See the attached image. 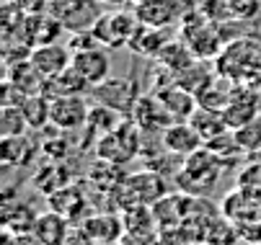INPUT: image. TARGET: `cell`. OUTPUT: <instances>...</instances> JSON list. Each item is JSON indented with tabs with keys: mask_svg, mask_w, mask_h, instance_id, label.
I'll return each mask as SVG.
<instances>
[{
	"mask_svg": "<svg viewBox=\"0 0 261 245\" xmlns=\"http://www.w3.org/2000/svg\"><path fill=\"white\" fill-rule=\"evenodd\" d=\"M31 142L21 134V137H3V160L6 165H23L29 163L31 155Z\"/></svg>",
	"mask_w": 261,
	"mask_h": 245,
	"instance_id": "cell-15",
	"label": "cell"
},
{
	"mask_svg": "<svg viewBox=\"0 0 261 245\" xmlns=\"http://www.w3.org/2000/svg\"><path fill=\"white\" fill-rule=\"evenodd\" d=\"M202 134L194 129L192 121H173L163 129V145L168 152H176V155H194L199 147H202Z\"/></svg>",
	"mask_w": 261,
	"mask_h": 245,
	"instance_id": "cell-6",
	"label": "cell"
},
{
	"mask_svg": "<svg viewBox=\"0 0 261 245\" xmlns=\"http://www.w3.org/2000/svg\"><path fill=\"white\" fill-rule=\"evenodd\" d=\"M44 83H47V78L31 65V59L18 62V65L13 67L11 85H13L18 93H23V96H36V93L44 90Z\"/></svg>",
	"mask_w": 261,
	"mask_h": 245,
	"instance_id": "cell-11",
	"label": "cell"
},
{
	"mask_svg": "<svg viewBox=\"0 0 261 245\" xmlns=\"http://www.w3.org/2000/svg\"><path fill=\"white\" fill-rule=\"evenodd\" d=\"M236 139H238V147H246V150H256L261 147V121H248L246 127L236 129Z\"/></svg>",
	"mask_w": 261,
	"mask_h": 245,
	"instance_id": "cell-18",
	"label": "cell"
},
{
	"mask_svg": "<svg viewBox=\"0 0 261 245\" xmlns=\"http://www.w3.org/2000/svg\"><path fill=\"white\" fill-rule=\"evenodd\" d=\"M140 18L135 13L127 11H109L101 13L98 21L93 23V37L98 39L101 47H111V49H119V47H129L132 39L137 37L140 31Z\"/></svg>",
	"mask_w": 261,
	"mask_h": 245,
	"instance_id": "cell-1",
	"label": "cell"
},
{
	"mask_svg": "<svg viewBox=\"0 0 261 245\" xmlns=\"http://www.w3.org/2000/svg\"><path fill=\"white\" fill-rule=\"evenodd\" d=\"M98 3H106V6H119V3H127V0H98Z\"/></svg>",
	"mask_w": 261,
	"mask_h": 245,
	"instance_id": "cell-20",
	"label": "cell"
},
{
	"mask_svg": "<svg viewBox=\"0 0 261 245\" xmlns=\"http://www.w3.org/2000/svg\"><path fill=\"white\" fill-rule=\"evenodd\" d=\"M3 245H39V240L34 237V232H6Z\"/></svg>",
	"mask_w": 261,
	"mask_h": 245,
	"instance_id": "cell-19",
	"label": "cell"
},
{
	"mask_svg": "<svg viewBox=\"0 0 261 245\" xmlns=\"http://www.w3.org/2000/svg\"><path fill=\"white\" fill-rule=\"evenodd\" d=\"M29 121L21 106H3V114H0V132H3V137H21Z\"/></svg>",
	"mask_w": 261,
	"mask_h": 245,
	"instance_id": "cell-16",
	"label": "cell"
},
{
	"mask_svg": "<svg viewBox=\"0 0 261 245\" xmlns=\"http://www.w3.org/2000/svg\"><path fill=\"white\" fill-rule=\"evenodd\" d=\"M161 101H163L166 111H168L173 119H178V121H184L186 116H192V114L197 111V103H199L197 96L186 93V90H168V93L161 96Z\"/></svg>",
	"mask_w": 261,
	"mask_h": 245,
	"instance_id": "cell-13",
	"label": "cell"
},
{
	"mask_svg": "<svg viewBox=\"0 0 261 245\" xmlns=\"http://www.w3.org/2000/svg\"><path fill=\"white\" fill-rule=\"evenodd\" d=\"M31 232L39 240V245H65L67 240L65 220L60 217V212H47L42 217H36V225Z\"/></svg>",
	"mask_w": 261,
	"mask_h": 245,
	"instance_id": "cell-9",
	"label": "cell"
},
{
	"mask_svg": "<svg viewBox=\"0 0 261 245\" xmlns=\"http://www.w3.org/2000/svg\"><path fill=\"white\" fill-rule=\"evenodd\" d=\"M189 52H192V49L186 47V44L173 42V44H168V47L161 52V59H163L168 67L178 70V73H186V70L194 67V65H192V57H194V54H189Z\"/></svg>",
	"mask_w": 261,
	"mask_h": 245,
	"instance_id": "cell-17",
	"label": "cell"
},
{
	"mask_svg": "<svg viewBox=\"0 0 261 245\" xmlns=\"http://www.w3.org/2000/svg\"><path fill=\"white\" fill-rule=\"evenodd\" d=\"M127 3H132V6H140V3H145V0H127Z\"/></svg>",
	"mask_w": 261,
	"mask_h": 245,
	"instance_id": "cell-21",
	"label": "cell"
},
{
	"mask_svg": "<svg viewBox=\"0 0 261 245\" xmlns=\"http://www.w3.org/2000/svg\"><path fill=\"white\" fill-rule=\"evenodd\" d=\"M29 59L49 80V78H57L60 73H65V70L72 65V49L65 47V44H60V42H52V44L34 47L29 52Z\"/></svg>",
	"mask_w": 261,
	"mask_h": 245,
	"instance_id": "cell-5",
	"label": "cell"
},
{
	"mask_svg": "<svg viewBox=\"0 0 261 245\" xmlns=\"http://www.w3.org/2000/svg\"><path fill=\"white\" fill-rule=\"evenodd\" d=\"M72 67H75V73L91 88L109 78V57H106V52L101 47L86 49V52H75V54H72Z\"/></svg>",
	"mask_w": 261,
	"mask_h": 245,
	"instance_id": "cell-8",
	"label": "cell"
},
{
	"mask_svg": "<svg viewBox=\"0 0 261 245\" xmlns=\"http://www.w3.org/2000/svg\"><path fill=\"white\" fill-rule=\"evenodd\" d=\"M49 109H52V101L44 93L26 96L23 103H21V111H23L29 127H44L49 121Z\"/></svg>",
	"mask_w": 261,
	"mask_h": 245,
	"instance_id": "cell-14",
	"label": "cell"
},
{
	"mask_svg": "<svg viewBox=\"0 0 261 245\" xmlns=\"http://www.w3.org/2000/svg\"><path fill=\"white\" fill-rule=\"evenodd\" d=\"M98 106H106L111 111H135L137 101H140V93L135 88L132 80H124V78H106L103 83L93 85L91 93H88Z\"/></svg>",
	"mask_w": 261,
	"mask_h": 245,
	"instance_id": "cell-2",
	"label": "cell"
},
{
	"mask_svg": "<svg viewBox=\"0 0 261 245\" xmlns=\"http://www.w3.org/2000/svg\"><path fill=\"white\" fill-rule=\"evenodd\" d=\"M189 121H192L194 129L202 134L204 142H210V139H215V137H220V134L228 132V119H225V114L217 111V109H197V111L189 116Z\"/></svg>",
	"mask_w": 261,
	"mask_h": 245,
	"instance_id": "cell-10",
	"label": "cell"
},
{
	"mask_svg": "<svg viewBox=\"0 0 261 245\" xmlns=\"http://www.w3.org/2000/svg\"><path fill=\"white\" fill-rule=\"evenodd\" d=\"M52 109H49V121L57 129H78L83 124H88L91 109L83 96H57L49 98Z\"/></svg>",
	"mask_w": 261,
	"mask_h": 245,
	"instance_id": "cell-4",
	"label": "cell"
},
{
	"mask_svg": "<svg viewBox=\"0 0 261 245\" xmlns=\"http://www.w3.org/2000/svg\"><path fill=\"white\" fill-rule=\"evenodd\" d=\"M52 13L62 23V28L78 34L93 28V23L101 16V8H98V0H57Z\"/></svg>",
	"mask_w": 261,
	"mask_h": 245,
	"instance_id": "cell-3",
	"label": "cell"
},
{
	"mask_svg": "<svg viewBox=\"0 0 261 245\" xmlns=\"http://www.w3.org/2000/svg\"><path fill=\"white\" fill-rule=\"evenodd\" d=\"M135 16L140 18L142 26L153 28H166L181 16V3L178 0H145V3L135 6Z\"/></svg>",
	"mask_w": 261,
	"mask_h": 245,
	"instance_id": "cell-7",
	"label": "cell"
},
{
	"mask_svg": "<svg viewBox=\"0 0 261 245\" xmlns=\"http://www.w3.org/2000/svg\"><path fill=\"white\" fill-rule=\"evenodd\" d=\"M137 54H147V57H161V52L168 47V37L166 28H153V26H140L137 37L129 44Z\"/></svg>",
	"mask_w": 261,
	"mask_h": 245,
	"instance_id": "cell-12",
	"label": "cell"
}]
</instances>
